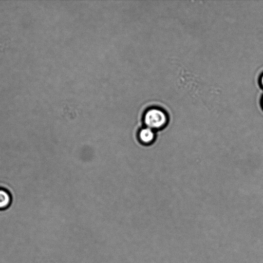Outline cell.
<instances>
[{
  "label": "cell",
  "instance_id": "obj_1",
  "mask_svg": "<svg viewBox=\"0 0 263 263\" xmlns=\"http://www.w3.org/2000/svg\"><path fill=\"white\" fill-rule=\"evenodd\" d=\"M144 121L146 127L153 130H161L167 126L170 118L164 109L153 107L145 111Z\"/></svg>",
  "mask_w": 263,
  "mask_h": 263
},
{
  "label": "cell",
  "instance_id": "obj_2",
  "mask_svg": "<svg viewBox=\"0 0 263 263\" xmlns=\"http://www.w3.org/2000/svg\"><path fill=\"white\" fill-rule=\"evenodd\" d=\"M156 133L154 130L146 127L141 129L139 133L140 141L144 144H151L156 139Z\"/></svg>",
  "mask_w": 263,
  "mask_h": 263
},
{
  "label": "cell",
  "instance_id": "obj_3",
  "mask_svg": "<svg viewBox=\"0 0 263 263\" xmlns=\"http://www.w3.org/2000/svg\"><path fill=\"white\" fill-rule=\"evenodd\" d=\"M11 198L6 190L0 189V210H5L10 205Z\"/></svg>",
  "mask_w": 263,
  "mask_h": 263
},
{
  "label": "cell",
  "instance_id": "obj_4",
  "mask_svg": "<svg viewBox=\"0 0 263 263\" xmlns=\"http://www.w3.org/2000/svg\"><path fill=\"white\" fill-rule=\"evenodd\" d=\"M260 83L262 87H263V74L260 77Z\"/></svg>",
  "mask_w": 263,
  "mask_h": 263
},
{
  "label": "cell",
  "instance_id": "obj_5",
  "mask_svg": "<svg viewBox=\"0 0 263 263\" xmlns=\"http://www.w3.org/2000/svg\"><path fill=\"white\" fill-rule=\"evenodd\" d=\"M261 106H262V108L263 109V98H262V100H261Z\"/></svg>",
  "mask_w": 263,
  "mask_h": 263
}]
</instances>
